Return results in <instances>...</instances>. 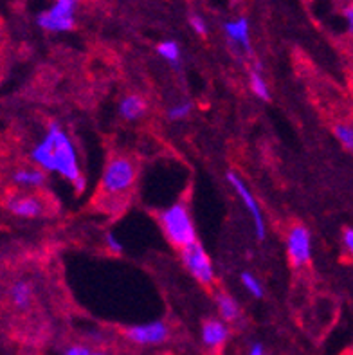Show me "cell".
<instances>
[{
	"mask_svg": "<svg viewBox=\"0 0 353 355\" xmlns=\"http://www.w3.org/2000/svg\"><path fill=\"white\" fill-rule=\"evenodd\" d=\"M33 161L42 170L54 171L65 180H69L78 193L85 191L87 180L78 164L76 150L72 146L69 135L56 123H51L44 141H40L33 150Z\"/></svg>",
	"mask_w": 353,
	"mask_h": 355,
	"instance_id": "obj_1",
	"label": "cell"
},
{
	"mask_svg": "<svg viewBox=\"0 0 353 355\" xmlns=\"http://www.w3.org/2000/svg\"><path fill=\"white\" fill-rule=\"evenodd\" d=\"M135 180H137V164L134 159L121 153L108 159L99 182V197L105 198V207L121 209L126 206Z\"/></svg>",
	"mask_w": 353,
	"mask_h": 355,
	"instance_id": "obj_2",
	"label": "cell"
},
{
	"mask_svg": "<svg viewBox=\"0 0 353 355\" xmlns=\"http://www.w3.org/2000/svg\"><path fill=\"white\" fill-rule=\"evenodd\" d=\"M159 224L166 240L177 249H184L197 242V230L191 213L184 202H175L159 213Z\"/></svg>",
	"mask_w": 353,
	"mask_h": 355,
	"instance_id": "obj_3",
	"label": "cell"
},
{
	"mask_svg": "<svg viewBox=\"0 0 353 355\" xmlns=\"http://www.w3.org/2000/svg\"><path fill=\"white\" fill-rule=\"evenodd\" d=\"M80 0H54L47 11L38 15L36 22L49 33H65L76 26V9Z\"/></svg>",
	"mask_w": 353,
	"mask_h": 355,
	"instance_id": "obj_4",
	"label": "cell"
},
{
	"mask_svg": "<svg viewBox=\"0 0 353 355\" xmlns=\"http://www.w3.org/2000/svg\"><path fill=\"white\" fill-rule=\"evenodd\" d=\"M180 258H182L184 267L188 269L189 275L197 279L204 287H211L215 284V267L211 261L209 254L200 243L195 242L188 248L180 249Z\"/></svg>",
	"mask_w": 353,
	"mask_h": 355,
	"instance_id": "obj_5",
	"label": "cell"
},
{
	"mask_svg": "<svg viewBox=\"0 0 353 355\" xmlns=\"http://www.w3.org/2000/svg\"><path fill=\"white\" fill-rule=\"evenodd\" d=\"M286 254L292 269H301L312 260V236L310 231L301 224L292 225L286 234Z\"/></svg>",
	"mask_w": 353,
	"mask_h": 355,
	"instance_id": "obj_6",
	"label": "cell"
},
{
	"mask_svg": "<svg viewBox=\"0 0 353 355\" xmlns=\"http://www.w3.org/2000/svg\"><path fill=\"white\" fill-rule=\"evenodd\" d=\"M125 336L128 341L141 345V347H153V345H162L170 338V327L164 321H150L143 324H132L125 330Z\"/></svg>",
	"mask_w": 353,
	"mask_h": 355,
	"instance_id": "obj_7",
	"label": "cell"
},
{
	"mask_svg": "<svg viewBox=\"0 0 353 355\" xmlns=\"http://www.w3.org/2000/svg\"><path fill=\"white\" fill-rule=\"evenodd\" d=\"M227 182L233 186V189L238 193V197L241 198V202L246 204V209L247 213L250 215L252 218V224H255V230H256V236L258 240H264L265 239V233H267V227H265V218L261 215V209H259V204L256 200V197L252 195L249 188L246 186V182L241 180V177L234 171H227Z\"/></svg>",
	"mask_w": 353,
	"mask_h": 355,
	"instance_id": "obj_8",
	"label": "cell"
},
{
	"mask_svg": "<svg viewBox=\"0 0 353 355\" xmlns=\"http://www.w3.org/2000/svg\"><path fill=\"white\" fill-rule=\"evenodd\" d=\"M202 343L207 350L220 352L229 339V327L224 320L209 318L202 323Z\"/></svg>",
	"mask_w": 353,
	"mask_h": 355,
	"instance_id": "obj_9",
	"label": "cell"
},
{
	"mask_svg": "<svg viewBox=\"0 0 353 355\" xmlns=\"http://www.w3.org/2000/svg\"><path fill=\"white\" fill-rule=\"evenodd\" d=\"M8 209L24 218H35L45 213V202L38 195H13L8 198Z\"/></svg>",
	"mask_w": 353,
	"mask_h": 355,
	"instance_id": "obj_10",
	"label": "cell"
},
{
	"mask_svg": "<svg viewBox=\"0 0 353 355\" xmlns=\"http://www.w3.org/2000/svg\"><path fill=\"white\" fill-rule=\"evenodd\" d=\"M224 31L227 40L236 47H241L246 53H250V35H249V20L246 17H238L224 24Z\"/></svg>",
	"mask_w": 353,
	"mask_h": 355,
	"instance_id": "obj_11",
	"label": "cell"
},
{
	"mask_svg": "<svg viewBox=\"0 0 353 355\" xmlns=\"http://www.w3.org/2000/svg\"><path fill=\"white\" fill-rule=\"evenodd\" d=\"M33 285L27 279H17L11 287H9V302L17 311H27L33 305Z\"/></svg>",
	"mask_w": 353,
	"mask_h": 355,
	"instance_id": "obj_12",
	"label": "cell"
},
{
	"mask_svg": "<svg viewBox=\"0 0 353 355\" xmlns=\"http://www.w3.org/2000/svg\"><path fill=\"white\" fill-rule=\"evenodd\" d=\"M146 99L139 94H128L121 99L119 103V114L126 121H135L139 117H143L146 112Z\"/></svg>",
	"mask_w": 353,
	"mask_h": 355,
	"instance_id": "obj_13",
	"label": "cell"
},
{
	"mask_svg": "<svg viewBox=\"0 0 353 355\" xmlns=\"http://www.w3.org/2000/svg\"><path fill=\"white\" fill-rule=\"evenodd\" d=\"M216 306H218V312L222 315V320L225 323H236L241 318V311L238 303L234 302L233 297L225 293L216 294Z\"/></svg>",
	"mask_w": 353,
	"mask_h": 355,
	"instance_id": "obj_14",
	"label": "cell"
},
{
	"mask_svg": "<svg viewBox=\"0 0 353 355\" xmlns=\"http://www.w3.org/2000/svg\"><path fill=\"white\" fill-rule=\"evenodd\" d=\"M13 180L22 186H42L45 182V173L36 168H22L15 171Z\"/></svg>",
	"mask_w": 353,
	"mask_h": 355,
	"instance_id": "obj_15",
	"label": "cell"
},
{
	"mask_svg": "<svg viewBox=\"0 0 353 355\" xmlns=\"http://www.w3.org/2000/svg\"><path fill=\"white\" fill-rule=\"evenodd\" d=\"M334 135L339 144L348 152H353V123L339 121L334 125Z\"/></svg>",
	"mask_w": 353,
	"mask_h": 355,
	"instance_id": "obj_16",
	"label": "cell"
},
{
	"mask_svg": "<svg viewBox=\"0 0 353 355\" xmlns=\"http://www.w3.org/2000/svg\"><path fill=\"white\" fill-rule=\"evenodd\" d=\"M157 53L162 60L170 62L171 65H177L180 62V45L175 40H164L157 45Z\"/></svg>",
	"mask_w": 353,
	"mask_h": 355,
	"instance_id": "obj_17",
	"label": "cell"
},
{
	"mask_svg": "<svg viewBox=\"0 0 353 355\" xmlns=\"http://www.w3.org/2000/svg\"><path fill=\"white\" fill-rule=\"evenodd\" d=\"M249 78H250V90H252V94H255L256 98L264 99V101L270 99V90H268L265 78L261 76L258 71H250Z\"/></svg>",
	"mask_w": 353,
	"mask_h": 355,
	"instance_id": "obj_18",
	"label": "cell"
},
{
	"mask_svg": "<svg viewBox=\"0 0 353 355\" xmlns=\"http://www.w3.org/2000/svg\"><path fill=\"white\" fill-rule=\"evenodd\" d=\"M240 282H241V285L246 287V291L250 294V296L258 297V300L259 297H264V287L259 285V282L256 279L255 275H250V272H241Z\"/></svg>",
	"mask_w": 353,
	"mask_h": 355,
	"instance_id": "obj_19",
	"label": "cell"
},
{
	"mask_svg": "<svg viewBox=\"0 0 353 355\" xmlns=\"http://www.w3.org/2000/svg\"><path fill=\"white\" fill-rule=\"evenodd\" d=\"M193 110V103L191 101H182V103H177L168 110V119L171 121H182L186 117H189Z\"/></svg>",
	"mask_w": 353,
	"mask_h": 355,
	"instance_id": "obj_20",
	"label": "cell"
},
{
	"mask_svg": "<svg viewBox=\"0 0 353 355\" xmlns=\"http://www.w3.org/2000/svg\"><path fill=\"white\" fill-rule=\"evenodd\" d=\"M189 26H191V29L197 33L198 36L207 35V24L200 15H189Z\"/></svg>",
	"mask_w": 353,
	"mask_h": 355,
	"instance_id": "obj_21",
	"label": "cell"
},
{
	"mask_svg": "<svg viewBox=\"0 0 353 355\" xmlns=\"http://www.w3.org/2000/svg\"><path fill=\"white\" fill-rule=\"evenodd\" d=\"M105 245H107L108 251L114 252V254H121V252H123V243H121L112 233L105 234Z\"/></svg>",
	"mask_w": 353,
	"mask_h": 355,
	"instance_id": "obj_22",
	"label": "cell"
},
{
	"mask_svg": "<svg viewBox=\"0 0 353 355\" xmlns=\"http://www.w3.org/2000/svg\"><path fill=\"white\" fill-rule=\"evenodd\" d=\"M343 245H345L348 257L353 260V227H345L343 231Z\"/></svg>",
	"mask_w": 353,
	"mask_h": 355,
	"instance_id": "obj_23",
	"label": "cell"
},
{
	"mask_svg": "<svg viewBox=\"0 0 353 355\" xmlns=\"http://www.w3.org/2000/svg\"><path fill=\"white\" fill-rule=\"evenodd\" d=\"M343 18H345L346 24V33L350 36H353V4L346 6L345 11H343Z\"/></svg>",
	"mask_w": 353,
	"mask_h": 355,
	"instance_id": "obj_24",
	"label": "cell"
},
{
	"mask_svg": "<svg viewBox=\"0 0 353 355\" xmlns=\"http://www.w3.org/2000/svg\"><path fill=\"white\" fill-rule=\"evenodd\" d=\"M63 355H92V352L87 347H81V345H74V347L67 348Z\"/></svg>",
	"mask_w": 353,
	"mask_h": 355,
	"instance_id": "obj_25",
	"label": "cell"
},
{
	"mask_svg": "<svg viewBox=\"0 0 353 355\" xmlns=\"http://www.w3.org/2000/svg\"><path fill=\"white\" fill-rule=\"evenodd\" d=\"M249 355H267V354H265L264 347H261V345H259V343H255V345H252V347H250Z\"/></svg>",
	"mask_w": 353,
	"mask_h": 355,
	"instance_id": "obj_26",
	"label": "cell"
},
{
	"mask_svg": "<svg viewBox=\"0 0 353 355\" xmlns=\"http://www.w3.org/2000/svg\"><path fill=\"white\" fill-rule=\"evenodd\" d=\"M92 355H108V354H105V352H92Z\"/></svg>",
	"mask_w": 353,
	"mask_h": 355,
	"instance_id": "obj_27",
	"label": "cell"
},
{
	"mask_svg": "<svg viewBox=\"0 0 353 355\" xmlns=\"http://www.w3.org/2000/svg\"><path fill=\"white\" fill-rule=\"evenodd\" d=\"M343 355H353V352H352V350H350V352H345V354H343Z\"/></svg>",
	"mask_w": 353,
	"mask_h": 355,
	"instance_id": "obj_28",
	"label": "cell"
}]
</instances>
